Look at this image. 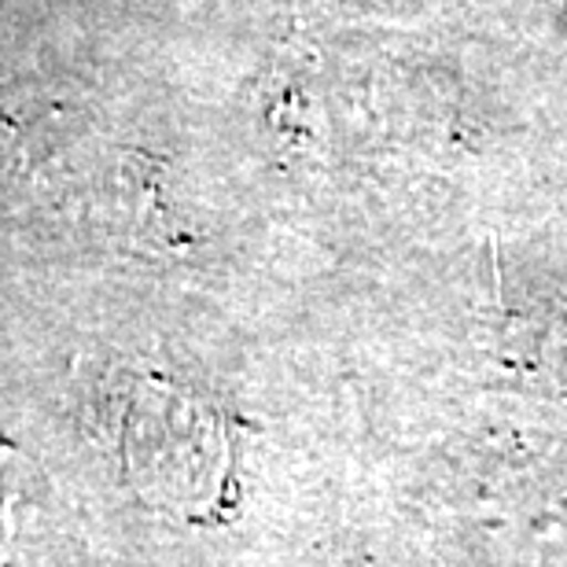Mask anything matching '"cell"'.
Masks as SVG:
<instances>
[{"label":"cell","mask_w":567,"mask_h":567,"mask_svg":"<svg viewBox=\"0 0 567 567\" xmlns=\"http://www.w3.org/2000/svg\"><path fill=\"white\" fill-rule=\"evenodd\" d=\"M27 472H30L27 457H22L11 442L0 439V557H4V549L16 542L19 508L27 505V497H30Z\"/></svg>","instance_id":"obj_1"}]
</instances>
